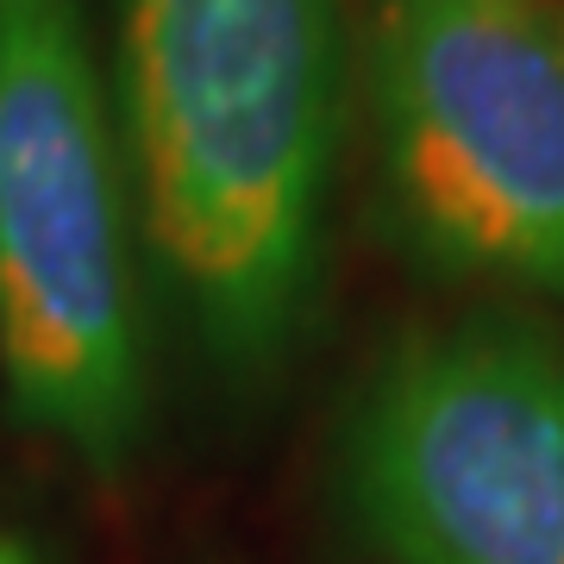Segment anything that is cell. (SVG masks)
Here are the masks:
<instances>
[{"instance_id":"cell-3","label":"cell","mask_w":564,"mask_h":564,"mask_svg":"<svg viewBox=\"0 0 564 564\" xmlns=\"http://www.w3.org/2000/svg\"><path fill=\"white\" fill-rule=\"evenodd\" d=\"M370 126L426 270L564 289V0H370Z\"/></svg>"},{"instance_id":"cell-2","label":"cell","mask_w":564,"mask_h":564,"mask_svg":"<svg viewBox=\"0 0 564 564\" xmlns=\"http://www.w3.org/2000/svg\"><path fill=\"white\" fill-rule=\"evenodd\" d=\"M0 370L25 426L95 470L132 458L144 351L82 0H0Z\"/></svg>"},{"instance_id":"cell-4","label":"cell","mask_w":564,"mask_h":564,"mask_svg":"<svg viewBox=\"0 0 564 564\" xmlns=\"http://www.w3.org/2000/svg\"><path fill=\"white\" fill-rule=\"evenodd\" d=\"M339 489L383 564H564V345L496 321L408 339L351 408Z\"/></svg>"},{"instance_id":"cell-1","label":"cell","mask_w":564,"mask_h":564,"mask_svg":"<svg viewBox=\"0 0 564 564\" xmlns=\"http://www.w3.org/2000/svg\"><path fill=\"white\" fill-rule=\"evenodd\" d=\"M339 69V0H120L144 245L232 377H270L321 295Z\"/></svg>"}]
</instances>
